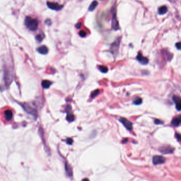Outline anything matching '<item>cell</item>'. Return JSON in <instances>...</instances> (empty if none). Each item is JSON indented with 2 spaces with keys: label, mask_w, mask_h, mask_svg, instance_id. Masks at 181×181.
<instances>
[{
  "label": "cell",
  "mask_w": 181,
  "mask_h": 181,
  "mask_svg": "<svg viewBox=\"0 0 181 181\" xmlns=\"http://www.w3.org/2000/svg\"><path fill=\"white\" fill-rule=\"evenodd\" d=\"M25 25L29 30L35 31L38 28V22L37 19L27 16L25 20Z\"/></svg>",
  "instance_id": "1"
},
{
  "label": "cell",
  "mask_w": 181,
  "mask_h": 181,
  "mask_svg": "<svg viewBox=\"0 0 181 181\" xmlns=\"http://www.w3.org/2000/svg\"><path fill=\"white\" fill-rule=\"evenodd\" d=\"M47 5L48 7V8H49L50 9L53 10H56V11L61 10L63 8V5H60L59 4L55 2H47Z\"/></svg>",
  "instance_id": "2"
},
{
  "label": "cell",
  "mask_w": 181,
  "mask_h": 181,
  "mask_svg": "<svg viewBox=\"0 0 181 181\" xmlns=\"http://www.w3.org/2000/svg\"><path fill=\"white\" fill-rule=\"evenodd\" d=\"M120 121L124 125V126L128 130H129V131H131V130H132L133 126H132V123L131 122H130L127 119L123 118H122L120 119Z\"/></svg>",
  "instance_id": "3"
},
{
  "label": "cell",
  "mask_w": 181,
  "mask_h": 181,
  "mask_svg": "<svg viewBox=\"0 0 181 181\" xmlns=\"http://www.w3.org/2000/svg\"><path fill=\"white\" fill-rule=\"evenodd\" d=\"M165 158L161 156H155L153 157V162L155 165L162 164L165 163Z\"/></svg>",
  "instance_id": "4"
},
{
  "label": "cell",
  "mask_w": 181,
  "mask_h": 181,
  "mask_svg": "<svg viewBox=\"0 0 181 181\" xmlns=\"http://www.w3.org/2000/svg\"><path fill=\"white\" fill-rule=\"evenodd\" d=\"M159 151L164 154H172L173 153L174 148H173L172 147L166 146H164L161 147L160 149H159Z\"/></svg>",
  "instance_id": "5"
},
{
  "label": "cell",
  "mask_w": 181,
  "mask_h": 181,
  "mask_svg": "<svg viewBox=\"0 0 181 181\" xmlns=\"http://www.w3.org/2000/svg\"><path fill=\"white\" fill-rule=\"evenodd\" d=\"M136 59L141 64L143 65H146L148 64L149 62V60L147 58L142 56L141 53H139L138 54H137L136 56Z\"/></svg>",
  "instance_id": "6"
},
{
  "label": "cell",
  "mask_w": 181,
  "mask_h": 181,
  "mask_svg": "<svg viewBox=\"0 0 181 181\" xmlns=\"http://www.w3.org/2000/svg\"><path fill=\"white\" fill-rule=\"evenodd\" d=\"M112 28L113 29L115 30H118L120 28L119 22L117 20L116 14L115 13L113 14V18H112Z\"/></svg>",
  "instance_id": "7"
},
{
  "label": "cell",
  "mask_w": 181,
  "mask_h": 181,
  "mask_svg": "<svg viewBox=\"0 0 181 181\" xmlns=\"http://www.w3.org/2000/svg\"><path fill=\"white\" fill-rule=\"evenodd\" d=\"M173 100L174 102L175 103L176 110L178 111H180L181 109V103L180 98L177 96H174L173 97Z\"/></svg>",
  "instance_id": "8"
},
{
  "label": "cell",
  "mask_w": 181,
  "mask_h": 181,
  "mask_svg": "<svg viewBox=\"0 0 181 181\" xmlns=\"http://www.w3.org/2000/svg\"><path fill=\"white\" fill-rule=\"evenodd\" d=\"M37 51L38 53H39L41 54L42 55H45L46 54L48 53V48L45 46V45H42L40 46L39 47H38L37 49Z\"/></svg>",
  "instance_id": "9"
},
{
  "label": "cell",
  "mask_w": 181,
  "mask_h": 181,
  "mask_svg": "<svg viewBox=\"0 0 181 181\" xmlns=\"http://www.w3.org/2000/svg\"><path fill=\"white\" fill-rule=\"evenodd\" d=\"M180 121H181V119L180 118V116H179L174 119L172 120L171 123L174 126H178L179 125V124L180 123Z\"/></svg>",
  "instance_id": "10"
},
{
  "label": "cell",
  "mask_w": 181,
  "mask_h": 181,
  "mask_svg": "<svg viewBox=\"0 0 181 181\" xmlns=\"http://www.w3.org/2000/svg\"><path fill=\"white\" fill-rule=\"evenodd\" d=\"M5 114V118L7 121H10L13 116L12 112L10 110H6L4 112Z\"/></svg>",
  "instance_id": "11"
},
{
  "label": "cell",
  "mask_w": 181,
  "mask_h": 181,
  "mask_svg": "<svg viewBox=\"0 0 181 181\" xmlns=\"http://www.w3.org/2000/svg\"><path fill=\"white\" fill-rule=\"evenodd\" d=\"M98 3L97 1H93L89 6V10L90 11H92L93 10H95V9L97 8V6H98Z\"/></svg>",
  "instance_id": "12"
},
{
  "label": "cell",
  "mask_w": 181,
  "mask_h": 181,
  "mask_svg": "<svg viewBox=\"0 0 181 181\" xmlns=\"http://www.w3.org/2000/svg\"><path fill=\"white\" fill-rule=\"evenodd\" d=\"M168 11L167 8L166 6H162L158 10V13L159 14H164Z\"/></svg>",
  "instance_id": "13"
},
{
  "label": "cell",
  "mask_w": 181,
  "mask_h": 181,
  "mask_svg": "<svg viewBox=\"0 0 181 181\" xmlns=\"http://www.w3.org/2000/svg\"><path fill=\"white\" fill-rule=\"evenodd\" d=\"M52 82L48 80H44L42 82V87L45 89L48 88L51 85Z\"/></svg>",
  "instance_id": "14"
},
{
  "label": "cell",
  "mask_w": 181,
  "mask_h": 181,
  "mask_svg": "<svg viewBox=\"0 0 181 181\" xmlns=\"http://www.w3.org/2000/svg\"><path fill=\"white\" fill-rule=\"evenodd\" d=\"M142 103V100L141 98L137 97L136 99H135L133 101V104L136 105H139L141 104Z\"/></svg>",
  "instance_id": "15"
},
{
  "label": "cell",
  "mask_w": 181,
  "mask_h": 181,
  "mask_svg": "<svg viewBox=\"0 0 181 181\" xmlns=\"http://www.w3.org/2000/svg\"><path fill=\"white\" fill-rule=\"evenodd\" d=\"M98 69L102 72L103 73H106L108 71V68L106 67L103 66H98Z\"/></svg>",
  "instance_id": "16"
},
{
  "label": "cell",
  "mask_w": 181,
  "mask_h": 181,
  "mask_svg": "<svg viewBox=\"0 0 181 181\" xmlns=\"http://www.w3.org/2000/svg\"><path fill=\"white\" fill-rule=\"evenodd\" d=\"M44 37V34H39L37 35V36H36V39H37L39 42H41L43 40Z\"/></svg>",
  "instance_id": "17"
},
{
  "label": "cell",
  "mask_w": 181,
  "mask_h": 181,
  "mask_svg": "<svg viewBox=\"0 0 181 181\" xmlns=\"http://www.w3.org/2000/svg\"><path fill=\"white\" fill-rule=\"evenodd\" d=\"M67 120L69 122H72V121H74V115L72 114H68L67 116Z\"/></svg>",
  "instance_id": "18"
},
{
  "label": "cell",
  "mask_w": 181,
  "mask_h": 181,
  "mask_svg": "<svg viewBox=\"0 0 181 181\" xmlns=\"http://www.w3.org/2000/svg\"><path fill=\"white\" fill-rule=\"evenodd\" d=\"M99 93V90L98 89L96 90L95 91H94L91 95V98H94L95 97H96L98 94Z\"/></svg>",
  "instance_id": "19"
},
{
  "label": "cell",
  "mask_w": 181,
  "mask_h": 181,
  "mask_svg": "<svg viewBox=\"0 0 181 181\" xmlns=\"http://www.w3.org/2000/svg\"><path fill=\"white\" fill-rule=\"evenodd\" d=\"M79 35L81 37H84L87 35V33L84 30H81L79 32Z\"/></svg>",
  "instance_id": "20"
},
{
  "label": "cell",
  "mask_w": 181,
  "mask_h": 181,
  "mask_svg": "<svg viewBox=\"0 0 181 181\" xmlns=\"http://www.w3.org/2000/svg\"><path fill=\"white\" fill-rule=\"evenodd\" d=\"M154 123H155V124H157V125H159V124H163V123H163L162 121H160V120H155Z\"/></svg>",
  "instance_id": "21"
},
{
  "label": "cell",
  "mask_w": 181,
  "mask_h": 181,
  "mask_svg": "<svg viewBox=\"0 0 181 181\" xmlns=\"http://www.w3.org/2000/svg\"><path fill=\"white\" fill-rule=\"evenodd\" d=\"M69 170H71V169H70V168L69 167V166H68L67 165H66V171H67V172L68 173L70 174V175H72V172H71V171H69Z\"/></svg>",
  "instance_id": "22"
},
{
  "label": "cell",
  "mask_w": 181,
  "mask_h": 181,
  "mask_svg": "<svg viewBox=\"0 0 181 181\" xmlns=\"http://www.w3.org/2000/svg\"><path fill=\"white\" fill-rule=\"evenodd\" d=\"M67 142L68 144H72V142H73V140H72V139L71 138H68L67 140Z\"/></svg>",
  "instance_id": "23"
},
{
  "label": "cell",
  "mask_w": 181,
  "mask_h": 181,
  "mask_svg": "<svg viewBox=\"0 0 181 181\" xmlns=\"http://www.w3.org/2000/svg\"><path fill=\"white\" fill-rule=\"evenodd\" d=\"M45 23L46 25H48V26H50V25L52 24V22H51V21H50V19H47L45 21Z\"/></svg>",
  "instance_id": "24"
},
{
  "label": "cell",
  "mask_w": 181,
  "mask_h": 181,
  "mask_svg": "<svg viewBox=\"0 0 181 181\" xmlns=\"http://www.w3.org/2000/svg\"><path fill=\"white\" fill-rule=\"evenodd\" d=\"M176 47L178 49H180V42H178L176 44Z\"/></svg>",
  "instance_id": "25"
},
{
  "label": "cell",
  "mask_w": 181,
  "mask_h": 181,
  "mask_svg": "<svg viewBox=\"0 0 181 181\" xmlns=\"http://www.w3.org/2000/svg\"><path fill=\"white\" fill-rule=\"evenodd\" d=\"M81 23H77V24H76V27L77 28H80L81 27Z\"/></svg>",
  "instance_id": "26"
},
{
  "label": "cell",
  "mask_w": 181,
  "mask_h": 181,
  "mask_svg": "<svg viewBox=\"0 0 181 181\" xmlns=\"http://www.w3.org/2000/svg\"><path fill=\"white\" fill-rule=\"evenodd\" d=\"M176 138L177 139V140H178V141H179L180 138V135H179V134H178V133H176Z\"/></svg>",
  "instance_id": "27"
},
{
  "label": "cell",
  "mask_w": 181,
  "mask_h": 181,
  "mask_svg": "<svg viewBox=\"0 0 181 181\" xmlns=\"http://www.w3.org/2000/svg\"><path fill=\"white\" fill-rule=\"evenodd\" d=\"M127 141V139H125V140H124L123 141V143H125Z\"/></svg>",
  "instance_id": "28"
},
{
  "label": "cell",
  "mask_w": 181,
  "mask_h": 181,
  "mask_svg": "<svg viewBox=\"0 0 181 181\" xmlns=\"http://www.w3.org/2000/svg\"><path fill=\"white\" fill-rule=\"evenodd\" d=\"M169 1L170 2H171L174 3V2H175L176 1V0H169Z\"/></svg>",
  "instance_id": "29"
},
{
  "label": "cell",
  "mask_w": 181,
  "mask_h": 181,
  "mask_svg": "<svg viewBox=\"0 0 181 181\" xmlns=\"http://www.w3.org/2000/svg\"><path fill=\"white\" fill-rule=\"evenodd\" d=\"M83 180H88V179H83Z\"/></svg>",
  "instance_id": "30"
},
{
  "label": "cell",
  "mask_w": 181,
  "mask_h": 181,
  "mask_svg": "<svg viewBox=\"0 0 181 181\" xmlns=\"http://www.w3.org/2000/svg\"><path fill=\"white\" fill-rule=\"evenodd\" d=\"M101 1H102V0H101Z\"/></svg>",
  "instance_id": "31"
}]
</instances>
